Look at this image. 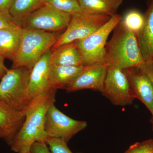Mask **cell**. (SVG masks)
Segmentation results:
<instances>
[{
    "label": "cell",
    "instance_id": "6da1fadb",
    "mask_svg": "<svg viewBox=\"0 0 153 153\" xmlns=\"http://www.w3.org/2000/svg\"><path fill=\"white\" fill-rule=\"evenodd\" d=\"M56 90L49 89L34 99L24 110L26 118L23 126L11 144V150L18 153L30 152L34 143H46L45 117L48 107L55 101Z\"/></svg>",
    "mask_w": 153,
    "mask_h": 153
},
{
    "label": "cell",
    "instance_id": "7a4b0ae2",
    "mask_svg": "<svg viewBox=\"0 0 153 153\" xmlns=\"http://www.w3.org/2000/svg\"><path fill=\"white\" fill-rule=\"evenodd\" d=\"M107 42L104 64L107 67L126 69L139 67L144 62L137 36L121 21Z\"/></svg>",
    "mask_w": 153,
    "mask_h": 153
},
{
    "label": "cell",
    "instance_id": "3957f363",
    "mask_svg": "<svg viewBox=\"0 0 153 153\" xmlns=\"http://www.w3.org/2000/svg\"><path fill=\"white\" fill-rule=\"evenodd\" d=\"M59 33L24 29L19 50L12 60V68H33L42 55L55 45L60 36Z\"/></svg>",
    "mask_w": 153,
    "mask_h": 153
},
{
    "label": "cell",
    "instance_id": "277c9868",
    "mask_svg": "<svg viewBox=\"0 0 153 153\" xmlns=\"http://www.w3.org/2000/svg\"><path fill=\"white\" fill-rule=\"evenodd\" d=\"M122 19L120 15L115 14L105 25L90 36L74 41L81 56L82 66L104 64L108 38Z\"/></svg>",
    "mask_w": 153,
    "mask_h": 153
},
{
    "label": "cell",
    "instance_id": "5b68a950",
    "mask_svg": "<svg viewBox=\"0 0 153 153\" xmlns=\"http://www.w3.org/2000/svg\"><path fill=\"white\" fill-rule=\"evenodd\" d=\"M111 17L85 12L71 16L68 27L59 36L52 49L90 36L105 25Z\"/></svg>",
    "mask_w": 153,
    "mask_h": 153
},
{
    "label": "cell",
    "instance_id": "8992f818",
    "mask_svg": "<svg viewBox=\"0 0 153 153\" xmlns=\"http://www.w3.org/2000/svg\"><path fill=\"white\" fill-rule=\"evenodd\" d=\"M32 68L8 69L0 82V101L19 111H22V101L27 87Z\"/></svg>",
    "mask_w": 153,
    "mask_h": 153
},
{
    "label": "cell",
    "instance_id": "52a82bcc",
    "mask_svg": "<svg viewBox=\"0 0 153 153\" xmlns=\"http://www.w3.org/2000/svg\"><path fill=\"white\" fill-rule=\"evenodd\" d=\"M70 14L45 5L22 19L24 29L57 33L66 29L71 20Z\"/></svg>",
    "mask_w": 153,
    "mask_h": 153
},
{
    "label": "cell",
    "instance_id": "ba28073f",
    "mask_svg": "<svg viewBox=\"0 0 153 153\" xmlns=\"http://www.w3.org/2000/svg\"><path fill=\"white\" fill-rule=\"evenodd\" d=\"M52 102L45 117V132L49 137L62 139L66 143L79 132L87 126L86 122L76 120L68 117L57 109Z\"/></svg>",
    "mask_w": 153,
    "mask_h": 153
},
{
    "label": "cell",
    "instance_id": "9c48e42d",
    "mask_svg": "<svg viewBox=\"0 0 153 153\" xmlns=\"http://www.w3.org/2000/svg\"><path fill=\"white\" fill-rule=\"evenodd\" d=\"M101 93L113 104L121 106L130 105L136 99L123 70L115 67H107Z\"/></svg>",
    "mask_w": 153,
    "mask_h": 153
},
{
    "label": "cell",
    "instance_id": "30bf717a",
    "mask_svg": "<svg viewBox=\"0 0 153 153\" xmlns=\"http://www.w3.org/2000/svg\"><path fill=\"white\" fill-rule=\"evenodd\" d=\"M51 55L52 50L50 49L42 55L32 68L27 87L22 98V111L38 96L52 89L49 83Z\"/></svg>",
    "mask_w": 153,
    "mask_h": 153
},
{
    "label": "cell",
    "instance_id": "8fae6325",
    "mask_svg": "<svg viewBox=\"0 0 153 153\" xmlns=\"http://www.w3.org/2000/svg\"><path fill=\"white\" fill-rule=\"evenodd\" d=\"M107 66L104 64L84 66L79 76L66 90L72 92L83 89H91L101 92L106 76Z\"/></svg>",
    "mask_w": 153,
    "mask_h": 153
},
{
    "label": "cell",
    "instance_id": "7c38bea8",
    "mask_svg": "<svg viewBox=\"0 0 153 153\" xmlns=\"http://www.w3.org/2000/svg\"><path fill=\"white\" fill-rule=\"evenodd\" d=\"M136 98L147 108L153 115V85L151 79L139 67L123 69Z\"/></svg>",
    "mask_w": 153,
    "mask_h": 153
},
{
    "label": "cell",
    "instance_id": "4fadbf2b",
    "mask_svg": "<svg viewBox=\"0 0 153 153\" xmlns=\"http://www.w3.org/2000/svg\"><path fill=\"white\" fill-rule=\"evenodd\" d=\"M26 111L14 109L7 104L0 101V131L1 138L10 146L23 126Z\"/></svg>",
    "mask_w": 153,
    "mask_h": 153
},
{
    "label": "cell",
    "instance_id": "5bb4252c",
    "mask_svg": "<svg viewBox=\"0 0 153 153\" xmlns=\"http://www.w3.org/2000/svg\"><path fill=\"white\" fill-rule=\"evenodd\" d=\"M143 25L137 35L143 61L153 58V0H148Z\"/></svg>",
    "mask_w": 153,
    "mask_h": 153
},
{
    "label": "cell",
    "instance_id": "9a60e30c",
    "mask_svg": "<svg viewBox=\"0 0 153 153\" xmlns=\"http://www.w3.org/2000/svg\"><path fill=\"white\" fill-rule=\"evenodd\" d=\"M23 30L19 25L0 29V55L13 60L20 47Z\"/></svg>",
    "mask_w": 153,
    "mask_h": 153
},
{
    "label": "cell",
    "instance_id": "2e32d148",
    "mask_svg": "<svg viewBox=\"0 0 153 153\" xmlns=\"http://www.w3.org/2000/svg\"><path fill=\"white\" fill-rule=\"evenodd\" d=\"M84 66L51 65L49 83L51 89H65L74 82L83 71Z\"/></svg>",
    "mask_w": 153,
    "mask_h": 153
},
{
    "label": "cell",
    "instance_id": "e0dca14e",
    "mask_svg": "<svg viewBox=\"0 0 153 153\" xmlns=\"http://www.w3.org/2000/svg\"><path fill=\"white\" fill-rule=\"evenodd\" d=\"M53 50L51 55V65L82 66L81 56L75 42L64 44Z\"/></svg>",
    "mask_w": 153,
    "mask_h": 153
},
{
    "label": "cell",
    "instance_id": "ac0fdd59",
    "mask_svg": "<svg viewBox=\"0 0 153 153\" xmlns=\"http://www.w3.org/2000/svg\"><path fill=\"white\" fill-rule=\"evenodd\" d=\"M83 12L112 17L116 14L123 0H77Z\"/></svg>",
    "mask_w": 153,
    "mask_h": 153
},
{
    "label": "cell",
    "instance_id": "d6986e66",
    "mask_svg": "<svg viewBox=\"0 0 153 153\" xmlns=\"http://www.w3.org/2000/svg\"><path fill=\"white\" fill-rule=\"evenodd\" d=\"M46 0H14L9 12L20 25L22 19L45 4Z\"/></svg>",
    "mask_w": 153,
    "mask_h": 153
},
{
    "label": "cell",
    "instance_id": "ffe728a7",
    "mask_svg": "<svg viewBox=\"0 0 153 153\" xmlns=\"http://www.w3.org/2000/svg\"><path fill=\"white\" fill-rule=\"evenodd\" d=\"M45 5L71 16L83 12L77 0H46Z\"/></svg>",
    "mask_w": 153,
    "mask_h": 153
},
{
    "label": "cell",
    "instance_id": "44dd1931",
    "mask_svg": "<svg viewBox=\"0 0 153 153\" xmlns=\"http://www.w3.org/2000/svg\"><path fill=\"white\" fill-rule=\"evenodd\" d=\"M122 22L126 27L137 36L143 27L144 16L139 11L131 10L126 14Z\"/></svg>",
    "mask_w": 153,
    "mask_h": 153
},
{
    "label": "cell",
    "instance_id": "7402d4cb",
    "mask_svg": "<svg viewBox=\"0 0 153 153\" xmlns=\"http://www.w3.org/2000/svg\"><path fill=\"white\" fill-rule=\"evenodd\" d=\"M46 143L52 153H73L68 148L67 143L62 139L49 137Z\"/></svg>",
    "mask_w": 153,
    "mask_h": 153
},
{
    "label": "cell",
    "instance_id": "603a6c76",
    "mask_svg": "<svg viewBox=\"0 0 153 153\" xmlns=\"http://www.w3.org/2000/svg\"><path fill=\"white\" fill-rule=\"evenodd\" d=\"M124 153H153V139L135 143Z\"/></svg>",
    "mask_w": 153,
    "mask_h": 153
},
{
    "label": "cell",
    "instance_id": "cb8c5ba5",
    "mask_svg": "<svg viewBox=\"0 0 153 153\" xmlns=\"http://www.w3.org/2000/svg\"><path fill=\"white\" fill-rule=\"evenodd\" d=\"M16 25H19V23L12 17L9 11L0 10V29Z\"/></svg>",
    "mask_w": 153,
    "mask_h": 153
},
{
    "label": "cell",
    "instance_id": "d4e9b609",
    "mask_svg": "<svg viewBox=\"0 0 153 153\" xmlns=\"http://www.w3.org/2000/svg\"><path fill=\"white\" fill-rule=\"evenodd\" d=\"M139 67L148 75L153 85V60L144 61Z\"/></svg>",
    "mask_w": 153,
    "mask_h": 153
},
{
    "label": "cell",
    "instance_id": "484cf974",
    "mask_svg": "<svg viewBox=\"0 0 153 153\" xmlns=\"http://www.w3.org/2000/svg\"><path fill=\"white\" fill-rule=\"evenodd\" d=\"M46 143H34L31 146L30 152L31 153H51L47 147Z\"/></svg>",
    "mask_w": 153,
    "mask_h": 153
},
{
    "label": "cell",
    "instance_id": "4316f807",
    "mask_svg": "<svg viewBox=\"0 0 153 153\" xmlns=\"http://www.w3.org/2000/svg\"><path fill=\"white\" fill-rule=\"evenodd\" d=\"M14 0H0V10L9 11Z\"/></svg>",
    "mask_w": 153,
    "mask_h": 153
},
{
    "label": "cell",
    "instance_id": "83f0119b",
    "mask_svg": "<svg viewBox=\"0 0 153 153\" xmlns=\"http://www.w3.org/2000/svg\"><path fill=\"white\" fill-rule=\"evenodd\" d=\"M4 60V58L0 55V79L2 78L8 69L5 65Z\"/></svg>",
    "mask_w": 153,
    "mask_h": 153
},
{
    "label": "cell",
    "instance_id": "f1b7e54d",
    "mask_svg": "<svg viewBox=\"0 0 153 153\" xmlns=\"http://www.w3.org/2000/svg\"><path fill=\"white\" fill-rule=\"evenodd\" d=\"M25 153H31V152H28Z\"/></svg>",
    "mask_w": 153,
    "mask_h": 153
},
{
    "label": "cell",
    "instance_id": "f546056e",
    "mask_svg": "<svg viewBox=\"0 0 153 153\" xmlns=\"http://www.w3.org/2000/svg\"><path fill=\"white\" fill-rule=\"evenodd\" d=\"M0 138H1V132H0Z\"/></svg>",
    "mask_w": 153,
    "mask_h": 153
},
{
    "label": "cell",
    "instance_id": "4dcf8cb0",
    "mask_svg": "<svg viewBox=\"0 0 153 153\" xmlns=\"http://www.w3.org/2000/svg\"></svg>",
    "mask_w": 153,
    "mask_h": 153
}]
</instances>
